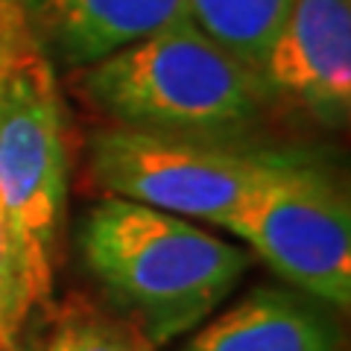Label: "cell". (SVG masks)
<instances>
[{"label": "cell", "instance_id": "cell-4", "mask_svg": "<svg viewBox=\"0 0 351 351\" xmlns=\"http://www.w3.org/2000/svg\"><path fill=\"white\" fill-rule=\"evenodd\" d=\"M269 152L106 123L88 138V173L108 196L214 226L258 184Z\"/></svg>", "mask_w": 351, "mask_h": 351}, {"label": "cell", "instance_id": "cell-10", "mask_svg": "<svg viewBox=\"0 0 351 351\" xmlns=\"http://www.w3.org/2000/svg\"><path fill=\"white\" fill-rule=\"evenodd\" d=\"M41 351H156V346L129 316L82 293H71L53 313Z\"/></svg>", "mask_w": 351, "mask_h": 351}, {"label": "cell", "instance_id": "cell-1", "mask_svg": "<svg viewBox=\"0 0 351 351\" xmlns=\"http://www.w3.org/2000/svg\"><path fill=\"white\" fill-rule=\"evenodd\" d=\"M76 100L112 126L243 147L267 123L272 88L191 15L68 71Z\"/></svg>", "mask_w": 351, "mask_h": 351}, {"label": "cell", "instance_id": "cell-5", "mask_svg": "<svg viewBox=\"0 0 351 351\" xmlns=\"http://www.w3.org/2000/svg\"><path fill=\"white\" fill-rule=\"evenodd\" d=\"M71 144L56 71L18 62L0 85V208L44 276L53 278L68 205Z\"/></svg>", "mask_w": 351, "mask_h": 351}, {"label": "cell", "instance_id": "cell-14", "mask_svg": "<svg viewBox=\"0 0 351 351\" xmlns=\"http://www.w3.org/2000/svg\"><path fill=\"white\" fill-rule=\"evenodd\" d=\"M3 73H6V71H0V85H3Z\"/></svg>", "mask_w": 351, "mask_h": 351}, {"label": "cell", "instance_id": "cell-2", "mask_svg": "<svg viewBox=\"0 0 351 351\" xmlns=\"http://www.w3.org/2000/svg\"><path fill=\"white\" fill-rule=\"evenodd\" d=\"M76 243L108 307L156 348L199 325L249 267L243 249L120 196L88 208Z\"/></svg>", "mask_w": 351, "mask_h": 351}, {"label": "cell", "instance_id": "cell-11", "mask_svg": "<svg viewBox=\"0 0 351 351\" xmlns=\"http://www.w3.org/2000/svg\"><path fill=\"white\" fill-rule=\"evenodd\" d=\"M32 307H53V278L38 269L0 208V346L18 343Z\"/></svg>", "mask_w": 351, "mask_h": 351}, {"label": "cell", "instance_id": "cell-8", "mask_svg": "<svg viewBox=\"0 0 351 351\" xmlns=\"http://www.w3.org/2000/svg\"><path fill=\"white\" fill-rule=\"evenodd\" d=\"M182 351H334V331L293 293L258 287Z\"/></svg>", "mask_w": 351, "mask_h": 351}, {"label": "cell", "instance_id": "cell-3", "mask_svg": "<svg viewBox=\"0 0 351 351\" xmlns=\"http://www.w3.org/2000/svg\"><path fill=\"white\" fill-rule=\"evenodd\" d=\"M226 228L295 287L339 307L351 302L348 199L316 164L269 152L258 184Z\"/></svg>", "mask_w": 351, "mask_h": 351}, {"label": "cell", "instance_id": "cell-13", "mask_svg": "<svg viewBox=\"0 0 351 351\" xmlns=\"http://www.w3.org/2000/svg\"><path fill=\"white\" fill-rule=\"evenodd\" d=\"M0 351H41V346H38V339H29V343H24V339H18V343L0 346Z\"/></svg>", "mask_w": 351, "mask_h": 351}, {"label": "cell", "instance_id": "cell-6", "mask_svg": "<svg viewBox=\"0 0 351 351\" xmlns=\"http://www.w3.org/2000/svg\"><path fill=\"white\" fill-rule=\"evenodd\" d=\"M263 80L316 123L343 126L351 108V0H293Z\"/></svg>", "mask_w": 351, "mask_h": 351}, {"label": "cell", "instance_id": "cell-7", "mask_svg": "<svg viewBox=\"0 0 351 351\" xmlns=\"http://www.w3.org/2000/svg\"><path fill=\"white\" fill-rule=\"evenodd\" d=\"M53 71H76L191 15L188 0H12Z\"/></svg>", "mask_w": 351, "mask_h": 351}, {"label": "cell", "instance_id": "cell-9", "mask_svg": "<svg viewBox=\"0 0 351 351\" xmlns=\"http://www.w3.org/2000/svg\"><path fill=\"white\" fill-rule=\"evenodd\" d=\"M293 0H188V12L217 44L263 73Z\"/></svg>", "mask_w": 351, "mask_h": 351}, {"label": "cell", "instance_id": "cell-12", "mask_svg": "<svg viewBox=\"0 0 351 351\" xmlns=\"http://www.w3.org/2000/svg\"><path fill=\"white\" fill-rule=\"evenodd\" d=\"M32 56H41V53L24 24V15L18 12L12 0H0V71L15 68L18 62H27Z\"/></svg>", "mask_w": 351, "mask_h": 351}]
</instances>
